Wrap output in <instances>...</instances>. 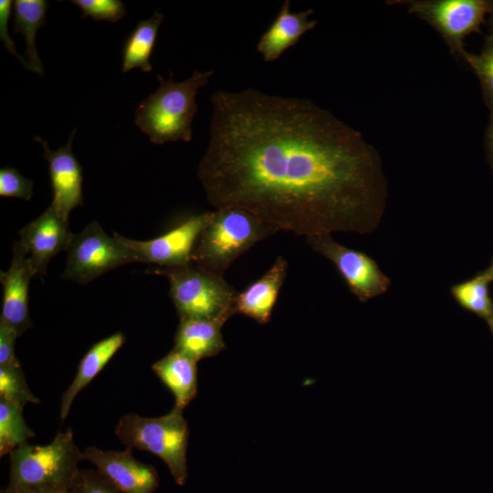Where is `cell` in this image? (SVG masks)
<instances>
[{"mask_svg":"<svg viewBox=\"0 0 493 493\" xmlns=\"http://www.w3.org/2000/svg\"><path fill=\"white\" fill-rule=\"evenodd\" d=\"M461 54L479 78L493 110V38L479 54H470L464 50Z\"/></svg>","mask_w":493,"mask_h":493,"instance_id":"obj_26","label":"cell"},{"mask_svg":"<svg viewBox=\"0 0 493 493\" xmlns=\"http://www.w3.org/2000/svg\"><path fill=\"white\" fill-rule=\"evenodd\" d=\"M214 70H194L181 82L169 71L167 79H157V89L142 100L135 111V124L155 144L170 142H190L192 122L197 112L196 94L207 85Z\"/></svg>","mask_w":493,"mask_h":493,"instance_id":"obj_2","label":"cell"},{"mask_svg":"<svg viewBox=\"0 0 493 493\" xmlns=\"http://www.w3.org/2000/svg\"><path fill=\"white\" fill-rule=\"evenodd\" d=\"M163 18L164 15L156 10L150 18L138 22L122 47V72L137 68L143 72L152 70L151 56Z\"/></svg>","mask_w":493,"mask_h":493,"instance_id":"obj_21","label":"cell"},{"mask_svg":"<svg viewBox=\"0 0 493 493\" xmlns=\"http://www.w3.org/2000/svg\"><path fill=\"white\" fill-rule=\"evenodd\" d=\"M0 398L23 407L40 403L30 391L20 363L0 366Z\"/></svg>","mask_w":493,"mask_h":493,"instance_id":"obj_24","label":"cell"},{"mask_svg":"<svg viewBox=\"0 0 493 493\" xmlns=\"http://www.w3.org/2000/svg\"><path fill=\"white\" fill-rule=\"evenodd\" d=\"M83 460L70 428L58 432L46 446L28 443L9 454L10 475L5 489H53L68 491Z\"/></svg>","mask_w":493,"mask_h":493,"instance_id":"obj_3","label":"cell"},{"mask_svg":"<svg viewBox=\"0 0 493 493\" xmlns=\"http://www.w3.org/2000/svg\"><path fill=\"white\" fill-rule=\"evenodd\" d=\"M125 341L122 332H115L96 342L79 362L77 373L63 393L60 401V418L65 419L79 393L85 388L106 366Z\"/></svg>","mask_w":493,"mask_h":493,"instance_id":"obj_19","label":"cell"},{"mask_svg":"<svg viewBox=\"0 0 493 493\" xmlns=\"http://www.w3.org/2000/svg\"><path fill=\"white\" fill-rule=\"evenodd\" d=\"M13 5L14 2L10 0L0 1V39L8 52L16 58V59L26 70H30L27 60L24 58V56H21L17 52L15 42L11 38L10 33L8 32V21L11 16Z\"/></svg>","mask_w":493,"mask_h":493,"instance_id":"obj_29","label":"cell"},{"mask_svg":"<svg viewBox=\"0 0 493 493\" xmlns=\"http://www.w3.org/2000/svg\"><path fill=\"white\" fill-rule=\"evenodd\" d=\"M77 131L74 129L65 146L57 150L49 148L42 138L34 136V140L44 149V157L48 163L53 199L50 205L66 220L70 212L83 205L82 168L72 152V141Z\"/></svg>","mask_w":493,"mask_h":493,"instance_id":"obj_12","label":"cell"},{"mask_svg":"<svg viewBox=\"0 0 493 493\" xmlns=\"http://www.w3.org/2000/svg\"><path fill=\"white\" fill-rule=\"evenodd\" d=\"M20 239L36 274L45 275L50 260L67 250L74 234L69 231L68 220L63 218L51 205L38 217L18 231Z\"/></svg>","mask_w":493,"mask_h":493,"instance_id":"obj_13","label":"cell"},{"mask_svg":"<svg viewBox=\"0 0 493 493\" xmlns=\"http://www.w3.org/2000/svg\"><path fill=\"white\" fill-rule=\"evenodd\" d=\"M489 280L486 273L452 289L461 306L488 320L493 316V303L488 291Z\"/></svg>","mask_w":493,"mask_h":493,"instance_id":"obj_23","label":"cell"},{"mask_svg":"<svg viewBox=\"0 0 493 493\" xmlns=\"http://www.w3.org/2000/svg\"><path fill=\"white\" fill-rule=\"evenodd\" d=\"M82 11V17L95 21L118 22L126 15V8L120 0H72Z\"/></svg>","mask_w":493,"mask_h":493,"instance_id":"obj_25","label":"cell"},{"mask_svg":"<svg viewBox=\"0 0 493 493\" xmlns=\"http://www.w3.org/2000/svg\"><path fill=\"white\" fill-rule=\"evenodd\" d=\"M488 139H489L491 151H492V153H493V114H492V119H491V122H490V126H489V130H488Z\"/></svg>","mask_w":493,"mask_h":493,"instance_id":"obj_32","label":"cell"},{"mask_svg":"<svg viewBox=\"0 0 493 493\" xmlns=\"http://www.w3.org/2000/svg\"><path fill=\"white\" fill-rule=\"evenodd\" d=\"M311 248L331 260L347 282L350 289L366 300L383 292L387 278L365 254L347 248L326 235L307 237Z\"/></svg>","mask_w":493,"mask_h":493,"instance_id":"obj_9","label":"cell"},{"mask_svg":"<svg viewBox=\"0 0 493 493\" xmlns=\"http://www.w3.org/2000/svg\"><path fill=\"white\" fill-rule=\"evenodd\" d=\"M225 322L212 320H180L173 349L198 362L217 355L226 348Z\"/></svg>","mask_w":493,"mask_h":493,"instance_id":"obj_17","label":"cell"},{"mask_svg":"<svg viewBox=\"0 0 493 493\" xmlns=\"http://www.w3.org/2000/svg\"><path fill=\"white\" fill-rule=\"evenodd\" d=\"M212 217V211L193 215L168 232L146 241L133 240L113 233L129 248L137 262L154 264L159 267L184 266L192 262L198 237Z\"/></svg>","mask_w":493,"mask_h":493,"instance_id":"obj_8","label":"cell"},{"mask_svg":"<svg viewBox=\"0 0 493 493\" xmlns=\"http://www.w3.org/2000/svg\"><path fill=\"white\" fill-rule=\"evenodd\" d=\"M33 187L34 182L24 177L16 169L10 166L0 169V196L29 201L33 195Z\"/></svg>","mask_w":493,"mask_h":493,"instance_id":"obj_27","label":"cell"},{"mask_svg":"<svg viewBox=\"0 0 493 493\" xmlns=\"http://www.w3.org/2000/svg\"><path fill=\"white\" fill-rule=\"evenodd\" d=\"M19 335L0 323V366L20 363L15 353V343Z\"/></svg>","mask_w":493,"mask_h":493,"instance_id":"obj_30","label":"cell"},{"mask_svg":"<svg viewBox=\"0 0 493 493\" xmlns=\"http://www.w3.org/2000/svg\"><path fill=\"white\" fill-rule=\"evenodd\" d=\"M114 434L126 447L159 456L178 485L186 482L189 429L183 410L173 406L159 417L125 414L118 421Z\"/></svg>","mask_w":493,"mask_h":493,"instance_id":"obj_6","label":"cell"},{"mask_svg":"<svg viewBox=\"0 0 493 493\" xmlns=\"http://www.w3.org/2000/svg\"><path fill=\"white\" fill-rule=\"evenodd\" d=\"M13 33L24 36L26 50L24 58L27 60L30 71L44 75L42 61L36 47L37 31L47 24L46 15L48 2L46 0L14 1Z\"/></svg>","mask_w":493,"mask_h":493,"instance_id":"obj_20","label":"cell"},{"mask_svg":"<svg viewBox=\"0 0 493 493\" xmlns=\"http://www.w3.org/2000/svg\"><path fill=\"white\" fill-rule=\"evenodd\" d=\"M312 9L299 12L290 10V1L285 0L276 18L262 34L257 43V51L265 62L278 59L288 48L295 46L299 38L316 26L315 19H309Z\"/></svg>","mask_w":493,"mask_h":493,"instance_id":"obj_15","label":"cell"},{"mask_svg":"<svg viewBox=\"0 0 493 493\" xmlns=\"http://www.w3.org/2000/svg\"><path fill=\"white\" fill-rule=\"evenodd\" d=\"M23 406L0 398V456L10 454L35 433L23 416Z\"/></svg>","mask_w":493,"mask_h":493,"instance_id":"obj_22","label":"cell"},{"mask_svg":"<svg viewBox=\"0 0 493 493\" xmlns=\"http://www.w3.org/2000/svg\"><path fill=\"white\" fill-rule=\"evenodd\" d=\"M287 270L288 261L283 256H278L261 278L237 293L235 301L236 314L247 316L259 324L269 322Z\"/></svg>","mask_w":493,"mask_h":493,"instance_id":"obj_16","label":"cell"},{"mask_svg":"<svg viewBox=\"0 0 493 493\" xmlns=\"http://www.w3.org/2000/svg\"><path fill=\"white\" fill-rule=\"evenodd\" d=\"M152 370L171 391L175 407L184 410L197 393V362L172 349L152 365Z\"/></svg>","mask_w":493,"mask_h":493,"instance_id":"obj_18","label":"cell"},{"mask_svg":"<svg viewBox=\"0 0 493 493\" xmlns=\"http://www.w3.org/2000/svg\"><path fill=\"white\" fill-rule=\"evenodd\" d=\"M197 176L215 209H246L306 237L356 226L372 196L376 158L355 129L309 100L248 88L211 96Z\"/></svg>","mask_w":493,"mask_h":493,"instance_id":"obj_1","label":"cell"},{"mask_svg":"<svg viewBox=\"0 0 493 493\" xmlns=\"http://www.w3.org/2000/svg\"><path fill=\"white\" fill-rule=\"evenodd\" d=\"M277 232L246 209L232 206L215 209L198 237L192 262L223 275L241 255Z\"/></svg>","mask_w":493,"mask_h":493,"instance_id":"obj_4","label":"cell"},{"mask_svg":"<svg viewBox=\"0 0 493 493\" xmlns=\"http://www.w3.org/2000/svg\"><path fill=\"white\" fill-rule=\"evenodd\" d=\"M35 275L27 252L19 241L15 242L10 267L0 272L3 287L0 323L13 329L19 336L33 326L28 312V289Z\"/></svg>","mask_w":493,"mask_h":493,"instance_id":"obj_11","label":"cell"},{"mask_svg":"<svg viewBox=\"0 0 493 493\" xmlns=\"http://www.w3.org/2000/svg\"><path fill=\"white\" fill-rule=\"evenodd\" d=\"M483 0H441L416 2L412 10L428 20L461 52V41L477 29L489 10Z\"/></svg>","mask_w":493,"mask_h":493,"instance_id":"obj_14","label":"cell"},{"mask_svg":"<svg viewBox=\"0 0 493 493\" xmlns=\"http://www.w3.org/2000/svg\"><path fill=\"white\" fill-rule=\"evenodd\" d=\"M487 275L489 277L490 280L493 279V267L489 269Z\"/></svg>","mask_w":493,"mask_h":493,"instance_id":"obj_33","label":"cell"},{"mask_svg":"<svg viewBox=\"0 0 493 493\" xmlns=\"http://www.w3.org/2000/svg\"><path fill=\"white\" fill-rule=\"evenodd\" d=\"M2 493H68V491L53 490V489H21L8 490L5 489Z\"/></svg>","mask_w":493,"mask_h":493,"instance_id":"obj_31","label":"cell"},{"mask_svg":"<svg viewBox=\"0 0 493 493\" xmlns=\"http://www.w3.org/2000/svg\"><path fill=\"white\" fill-rule=\"evenodd\" d=\"M151 272L168 278L169 294L179 320H212L226 323L236 314L237 292L223 275L193 262L180 267H157Z\"/></svg>","mask_w":493,"mask_h":493,"instance_id":"obj_5","label":"cell"},{"mask_svg":"<svg viewBox=\"0 0 493 493\" xmlns=\"http://www.w3.org/2000/svg\"><path fill=\"white\" fill-rule=\"evenodd\" d=\"M488 324L493 333V316L490 319H488Z\"/></svg>","mask_w":493,"mask_h":493,"instance_id":"obj_34","label":"cell"},{"mask_svg":"<svg viewBox=\"0 0 493 493\" xmlns=\"http://www.w3.org/2000/svg\"><path fill=\"white\" fill-rule=\"evenodd\" d=\"M66 252L67 264L61 278L79 284H87L111 269L137 262L132 252L114 236H108L96 221L74 234Z\"/></svg>","mask_w":493,"mask_h":493,"instance_id":"obj_7","label":"cell"},{"mask_svg":"<svg viewBox=\"0 0 493 493\" xmlns=\"http://www.w3.org/2000/svg\"><path fill=\"white\" fill-rule=\"evenodd\" d=\"M82 456L122 493H153L158 488L156 469L137 460L131 447L116 451L89 446Z\"/></svg>","mask_w":493,"mask_h":493,"instance_id":"obj_10","label":"cell"},{"mask_svg":"<svg viewBox=\"0 0 493 493\" xmlns=\"http://www.w3.org/2000/svg\"><path fill=\"white\" fill-rule=\"evenodd\" d=\"M68 493H122L97 469H80Z\"/></svg>","mask_w":493,"mask_h":493,"instance_id":"obj_28","label":"cell"}]
</instances>
